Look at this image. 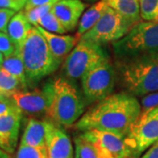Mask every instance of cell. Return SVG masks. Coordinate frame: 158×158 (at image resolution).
Instances as JSON below:
<instances>
[{
	"label": "cell",
	"instance_id": "cell-15",
	"mask_svg": "<svg viewBox=\"0 0 158 158\" xmlns=\"http://www.w3.org/2000/svg\"><path fill=\"white\" fill-rule=\"evenodd\" d=\"M40 32L44 36L48 45L49 47L51 53L56 57V59L62 62L64 57H67L69 54L77 46V41H79L78 36L77 35H62L56 34L48 32L40 27H36Z\"/></svg>",
	"mask_w": 158,
	"mask_h": 158
},
{
	"label": "cell",
	"instance_id": "cell-21",
	"mask_svg": "<svg viewBox=\"0 0 158 158\" xmlns=\"http://www.w3.org/2000/svg\"><path fill=\"white\" fill-rule=\"evenodd\" d=\"M0 69L11 75L12 77H16L20 82L23 90H26V88L27 87V76H26L25 66L19 50L16 49V51L12 55L5 57Z\"/></svg>",
	"mask_w": 158,
	"mask_h": 158
},
{
	"label": "cell",
	"instance_id": "cell-18",
	"mask_svg": "<svg viewBox=\"0 0 158 158\" xmlns=\"http://www.w3.org/2000/svg\"><path fill=\"white\" fill-rule=\"evenodd\" d=\"M110 8L117 11L133 26L141 21L140 0H105Z\"/></svg>",
	"mask_w": 158,
	"mask_h": 158
},
{
	"label": "cell",
	"instance_id": "cell-19",
	"mask_svg": "<svg viewBox=\"0 0 158 158\" xmlns=\"http://www.w3.org/2000/svg\"><path fill=\"white\" fill-rule=\"evenodd\" d=\"M108 6L105 0H100L94 4L87 11L84 12L82 17L80 19L78 23V28L77 36L81 38L85 33H87L90 29H91L97 22L100 19L104 12L107 9Z\"/></svg>",
	"mask_w": 158,
	"mask_h": 158
},
{
	"label": "cell",
	"instance_id": "cell-10",
	"mask_svg": "<svg viewBox=\"0 0 158 158\" xmlns=\"http://www.w3.org/2000/svg\"><path fill=\"white\" fill-rule=\"evenodd\" d=\"M54 94V80H49L40 89L19 90L11 95V99L22 113L30 115H48Z\"/></svg>",
	"mask_w": 158,
	"mask_h": 158
},
{
	"label": "cell",
	"instance_id": "cell-17",
	"mask_svg": "<svg viewBox=\"0 0 158 158\" xmlns=\"http://www.w3.org/2000/svg\"><path fill=\"white\" fill-rule=\"evenodd\" d=\"M33 27L34 26L27 20L23 11H19L12 17L7 27V34L17 49L20 48Z\"/></svg>",
	"mask_w": 158,
	"mask_h": 158
},
{
	"label": "cell",
	"instance_id": "cell-14",
	"mask_svg": "<svg viewBox=\"0 0 158 158\" xmlns=\"http://www.w3.org/2000/svg\"><path fill=\"white\" fill-rule=\"evenodd\" d=\"M85 8L86 5L82 0H59L52 11L67 32H71L77 27Z\"/></svg>",
	"mask_w": 158,
	"mask_h": 158
},
{
	"label": "cell",
	"instance_id": "cell-7",
	"mask_svg": "<svg viewBox=\"0 0 158 158\" xmlns=\"http://www.w3.org/2000/svg\"><path fill=\"white\" fill-rule=\"evenodd\" d=\"M134 26L109 6L97 24L85 33L79 40L102 46L115 42L129 32Z\"/></svg>",
	"mask_w": 158,
	"mask_h": 158
},
{
	"label": "cell",
	"instance_id": "cell-25",
	"mask_svg": "<svg viewBox=\"0 0 158 158\" xmlns=\"http://www.w3.org/2000/svg\"><path fill=\"white\" fill-rule=\"evenodd\" d=\"M15 158H48L47 148L31 147L19 144Z\"/></svg>",
	"mask_w": 158,
	"mask_h": 158
},
{
	"label": "cell",
	"instance_id": "cell-34",
	"mask_svg": "<svg viewBox=\"0 0 158 158\" xmlns=\"http://www.w3.org/2000/svg\"><path fill=\"white\" fill-rule=\"evenodd\" d=\"M9 98H9L6 94H5L4 92H2V91L0 90V101H5V100L9 99Z\"/></svg>",
	"mask_w": 158,
	"mask_h": 158
},
{
	"label": "cell",
	"instance_id": "cell-22",
	"mask_svg": "<svg viewBox=\"0 0 158 158\" xmlns=\"http://www.w3.org/2000/svg\"><path fill=\"white\" fill-rule=\"evenodd\" d=\"M19 90H23L20 82L16 77L0 69V90L10 98L13 92Z\"/></svg>",
	"mask_w": 158,
	"mask_h": 158
},
{
	"label": "cell",
	"instance_id": "cell-33",
	"mask_svg": "<svg viewBox=\"0 0 158 158\" xmlns=\"http://www.w3.org/2000/svg\"><path fill=\"white\" fill-rule=\"evenodd\" d=\"M141 158H158V141L155 144H153L152 147L144 154Z\"/></svg>",
	"mask_w": 158,
	"mask_h": 158
},
{
	"label": "cell",
	"instance_id": "cell-36",
	"mask_svg": "<svg viewBox=\"0 0 158 158\" xmlns=\"http://www.w3.org/2000/svg\"><path fill=\"white\" fill-rule=\"evenodd\" d=\"M4 59H5V56L2 53H0V67H1L2 63L4 62Z\"/></svg>",
	"mask_w": 158,
	"mask_h": 158
},
{
	"label": "cell",
	"instance_id": "cell-13",
	"mask_svg": "<svg viewBox=\"0 0 158 158\" xmlns=\"http://www.w3.org/2000/svg\"><path fill=\"white\" fill-rule=\"evenodd\" d=\"M22 113L19 111L0 117V148L7 154H13L17 147Z\"/></svg>",
	"mask_w": 158,
	"mask_h": 158
},
{
	"label": "cell",
	"instance_id": "cell-4",
	"mask_svg": "<svg viewBox=\"0 0 158 158\" xmlns=\"http://www.w3.org/2000/svg\"><path fill=\"white\" fill-rule=\"evenodd\" d=\"M85 111V102L76 86L67 78L54 80L53 101L48 116L55 123L70 127L81 118Z\"/></svg>",
	"mask_w": 158,
	"mask_h": 158
},
{
	"label": "cell",
	"instance_id": "cell-2",
	"mask_svg": "<svg viewBox=\"0 0 158 158\" xmlns=\"http://www.w3.org/2000/svg\"><path fill=\"white\" fill-rule=\"evenodd\" d=\"M117 69L130 93L145 96L158 91V53L119 59Z\"/></svg>",
	"mask_w": 158,
	"mask_h": 158
},
{
	"label": "cell",
	"instance_id": "cell-32",
	"mask_svg": "<svg viewBox=\"0 0 158 158\" xmlns=\"http://www.w3.org/2000/svg\"><path fill=\"white\" fill-rule=\"evenodd\" d=\"M58 1L59 0H27L24 7V11H30L34 8L46 5H55Z\"/></svg>",
	"mask_w": 158,
	"mask_h": 158
},
{
	"label": "cell",
	"instance_id": "cell-31",
	"mask_svg": "<svg viewBox=\"0 0 158 158\" xmlns=\"http://www.w3.org/2000/svg\"><path fill=\"white\" fill-rule=\"evenodd\" d=\"M26 1L20 0H0V9H10L16 11H20L26 6Z\"/></svg>",
	"mask_w": 158,
	"mask_h": 158
},
{
	"label": "cell",
	"instance_id": "cell-30",
	"mask_svg": "<svg viewBox=\"0 0 158 158\" xmlns=\"http://www.w3.org/2000/svg\"><path fill=\"white\" fill-rule=\"evenodd\" d=\"M19 111H21V110L18 107L17 105L11 98H9L5 101H0V117L6 114L19 112Z\"/></svg>",
	"mask_w": 158,
	"mask_h": 158
},
{
	"label": "cell",
	"instance_id": "cell-23",
	"mask_svg": "<svg viewBox=\"0 0 158 158\" xmlns=\"http://www.w3.org/2000/svg\"><path fill=\"white\" fill-rule=\"evenodd\" d=\"M38 27H40L41 28L53 34H64L67 33V30L63 27V26L52 11L47 13L45 16H43L40 19Z\"/></svg>",
	"mask_w": 158,
	"mask_h": 158
},
{
	"label": "cell",
	"instance_id": "cell-26",
	"mask_svg": "<svg viewBox=\"0 0 158 158\" xmlns=\"http://www.w3.org/2000/svg\"><path fill=\"white\" fill-rule=\"evenodd\" d=\"M53 6H54V5H46V6L34 8L30 11H24L26 17L27 19V20L32 24V26L38 27V23H39L40 19L43 16H45L47 13H48L49 11H52Z\"/></svg>",
	"mask_w": 158,
	"mask_h": 158
},
{
	"label": "cell",
	"instance_id": "cell-5",
	"mask_svg": "<svg viewBox=\"0 0 158 158\" xmlns=\"http://www.w3.org/2000/svg\"><path fill=\"white\" fill-rule=\"evenodd\" d=\"M113 46L118 59L158 53V22L140 21Z\"/></svg>",
	"mask_w": 158,
	"mask_h": 158
},
{
	"label": "cell",
	"instance_id": "cell-38",
	"mask_svg": "<svg viewBox=\"0 0 158 158\" xmlns=\"http://www.w3.org/2000/svg\"><path fill=\"white\" fill-rule=\"evenodd\" d=\"M75 158H79L78 155H77V153H76V155H75Z\"/></svg>",
	"mask_w": 158,
	"mask_h": 158
},
{
	"label": "cell",
	"instance_id": "cell-28",
	"mask_svg": "<svg viewBox=\"0 0 158 158\" xmlns=\"http://www.w3.org/2000/svg\"><path fill=\"white\" fill-rule=\"evenodd\" d=\"M141 113L148 112L158 106V91L152 92L142 97L141 101Z\"/></svg>",
	"mask_w": 158,
	"mask_h": 158
},
{
	"label": "cell",
	"instance_id": "cell-6",
	"mask_svg": "<svg viewBox=\"0 0 158 158\" xmlns=\"http://www.w3.org/2000/svg\"><path fill=\"white\" fill-rule=\"evenodd\" d=\"M108 60V56L102 46L79 40L65 58L62 71L69 80H77L100 62Z\"/></svg>",
	"mask_w": 158,
	"mask_h": 158
},
{
	"label": "cell",
	"instance_id": "cell-37",
	"mask_svg": "<svg viewBox=\"0 0 158 158\" xmlns=\"http://www.w3.org/2000/svg\"><path fill=\"white\" fill-rule=\"evenodd\" d=\"M84 1L89 2V3H93V2H96V1H98V0H84Z\"/></svg>",
	"mask_w": 158,
	"mask_h": 158
},
{
	"label": "cell",
	"instance_id": "cell-3",
	"mask_svg": "<svg viewBox=\"0 0 158 158\" xmlns=\"http://www.w3.org/2000/svg\"><path fill=\"white\" fill-rule=\"evenodd\" d=\"M25 66L27 86H33L53 74L61 62L51 53L44 36L36 27L29 31L19 49Z\"/></svg>",
	"mask_w": 158,
	"mask_h": 158
},
{
	"label": "cell",
	"instance_id": "cell-35",
	"mask_svg": "<svg viewBox=\"0 0 158 158\" xmlns=\"http://www.w3.org/2000/svg\"><path fill=\"white\" fill-rule=\"evenodd\" d=\"M0 158H10V156L7 155V153L0 148Z\"/></svg>",
	"mask_w": 158,
	"mask_h": 158
},
{
	"label": "cell",
	"instance_id": "cell-12",
	"mask_svg": "<svg viewBox=\"0 0 158 158\" xmlns=\"http://www.w3.org/2000/svg\"><path fill=\"white\" fill-rule=\"evenodd\" d=\"M48 158H73L70 139L62 127L54 121H48L46 134Z\"/></svg>",
	"mask_w": 158,
	"mask_h": 158
},
{
	"label": "cell",
	"instance_id": "cell-16",
	"mask_svg": "<svg viewBox=\"0 0 158 158\" xmlns=\"http://www.w3.org/2000/svg\"><path fill=\"white\" fill-rule=\"evenodd\" d=\"M48 120L30 118L25 127L20 144L31 147L46 148V134Z\"/></svg>",
	"mask_w": 158,
	"mask_h": 158
},
{
	"label": "cell",
	"instance_id": "cell-11",
	"mask_svg": "<svg viewBox=\"0 0 158 158\" xmlns=\"http://www.w3.org/2000/svg\"><path fill=\"white\" fill-rule=\"evenodd\" d=\"M82 135L91 143L107 149L115 158H136L134 150L127 143V136L96 129L85 131Z\"/></svg>",
	"mask_w": 158,
	"mask_h": 158
},
{
	"label": "cell",
	"instance_id": "cell-1",
	"mask_svg": "<svg viewBox=\"0 0 158 158\" xmlns=\"http://www.w3.org/2000/svg\"><path fill=\"white\" fill-rule=\"evenodd\" d=\"M141 104L127 93L111 94L85 113L76 124L80 131L96 129L127 136L140 117Z\"/></svg>",
	"mask_w": 158,
	"mask_h": 158
},
{
	"label": "cell",
	"instance_id": "cell-20",
	"mask_svg": "<svg viewBox=\"0 0 158 158\" xmlns=\"http://www.w3.org/2000/svg\"><path fill=\"white\" fill-rule=\"evenodd\" d=\"M75 144L79 158H115L105 148L86 140L82 134L75 137Z\"/></svg>",
	"mask_w": 158,
	"mask_h": 158
},
{
	"label": "cell",
	"instance_id": "cell-29",
	"mask_svg": "<svg viewBox=\"0 0 158 158\" xmlns=\"http://www.w3.org/2000/svg\"><path fill=\"white\" fill-rule=\"evenodd\" d=\"M16 11L10 9H0V32L7 34V27Z\"/></svg>",
	"mask_w": 158,
	"mask_h": 158
},
{
	"label": "cell",
	"instance_id": "cell-8",
	"mask_svg": "<svg viewBox=\"0 0 158 158\" xmlns=\"http://www.w3.org/2000/svg\"><path fill=\"white\" fill-rule=\"evenodd\" d=\"M115 69L109 59L100 62L82 77V88L90 103L101 101L110 96L115 85Z\"/></svg>",
	"mask_w": 158,
	"mask_h": 158
},
{
	"label": "cell",
	"instance_id": "cell-9",
	"mask_svg": "<svg viewBox=\"0 0 158 158\" xmlns=\"http://www.w3.org/2000/svg\"><path fill=\"white\" fill-rule=\"evenodd\" d=\"M127 141L136 158L158 141V106L141 113L132 125L127 135Z\"/></svg>",
	"mask_w": 158,
	"mask_h": 158
},
{
	"label": "cell",
	"instance_id": "cell-24",
	"mask_svg": "<svg viewBox=\"0 0 158 158\" xmlns=\"http://www.w3.org/2000/svg\"><path fill=\"white\" fill-rule=\"evenodd\" d=\"M140 10L142 19L158 22V0H140Z\"/></svg>",
	"mask_w": 158,
	"mask_h": 158
},
{
	"label": "cell",
	"instance_id": "cell-27",
	"mask_svg": "<svg viewBox=\"0 0 158 158\" xmlns=\"http://www.w3.org/2000/svg\"><path fill=\"white\" fill-rule=\"evenodd\" d=\"M16 47L11 41L9 35L6 33L0 32V53H2L5 57L9 56L16 51Z\"/></svg>",
	"mask_w": 158,
	"mask_h": 158
}]
</instances>
